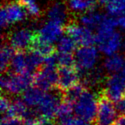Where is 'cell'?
<instances>
[{
	"mask_svg": "<svg viewBox=\"0 0 125 125\" xmlns=\"http://www.w3.org/2000/svg\"><path fill=\"white\" fill-rule=\"evenodd\" d=\"M33 75L32 72L13 73L4 72L1 78L2 90L10 94H21L33 85Z\"/></svg>",
	"mask_w": 125,
	"mask_h": 125,
	"instance_id": "cell-1",
	"label": "cell"
},
{
	"mask_svg": "<svg viewBox=\"0 0 125 125\" xmlns=\"http://www.w3.org/2000/svg\"><path fill=\"white\" fill-rule=\"evenodd\" d=\"M74 111L78 117L94 123L98 111V97L86 89L74 104Z\"/></svg>",
	"mask_w": 125,
	"mask_h": 125,
	"instance_id": "cell-2",
	"label": "cell"
},
{
	"mask_svg": "<svg viewBox=\"0 0 125 125\" xmlns=\"http://www.w3.org/2000/svg\"><path fill=\"white\" fill-rule=\"evenodd\" d=\"M62 99V92L59 89L56 88V90L53 89L45 92L43 99L37 106V112L39 114L38 117L47 120H54Z\"/></svg>",
	"mask_w": 125,
	"mask_h": 125,
	"instance_id": "cell-3",
	"label": "cell"
},
{
	"mask_svg": "<svg viewBox=\"0 0 125 125\" xmlns=\"http://www.w3.org/2000/svg\"><path fill=\"white\" fill-rule=\"evenodd\" d=\"M98 111L94 124L113 125L116 120V108L102 90L98 94Z\"/></svg>",
	"mask_w": 125,
	"mask_h": 125,
	"instance_id": "cell-4",
	"label": "cell"
},
{
	"mask_svg": "<svg viewBox=\"0 0 125 125\" xmlns=\"http://www.w3.org/2000/svg\"><path fill=\"white\" fill-rule=\"evenodd\" d=\"M58 71L56 66L43 64L34 72L33 85L45 92L53 90L57 86Z\"/></svg>",
	"mask_w": 125,
	"mask_h": 125,
	"instance_id": "cell-5",
	"label": "cell"
},
{
	"mask_svg": "<svg viewBox=\"0 0 125 125\" xmlns=\"http://www.w3.org/2000/svg\"><path fill=\"white\" fill-rule=\"evenodd\" d=\"M28 11L19 1L8 2L1 9V26L6 28L10 24L21 21L26 18Z\"/></svg>",
	"mask_w": 125,
	"mask_h": 125,
	"instance_id": "cell-6",
	"label": "cell"
},
{
	"mask_svg": "<svg viewBox=\"0 0 125 125\" xmlns=\"http://www.w3.org/2000/svg\"><path fill=\"white\" fill-rule=\"evenodd\" d=\"M67 35L74 39L80 46H89L96 43V34H94L90 28L81 26L75 21H70L64 26Z\"/></svg>",
	"mask_w": 125,
	"mask_h": 125,
	"instance_id": "cell-7",
	"label": "cell"
},
{
	"mask_svg": "<svg viewBox=\"0 0 125 125\" xmlns=\"http://www.w3.org/2000/svg\"><path fill=\"white\" fill-rule=\"evenodd\" d=\"M35 38L36 32L28 28H21L10 33L8 40L16 52H28L33 48Z\"/></svg>",
	"mask_w": 125,
	"mask_h": 125,
	"instance_id": "cell-8",
	"label": "cell"
},
{
	"mask_svg": "<svg viewBox=\"0 0 125 125\" xmlns=\"http://www.w3.org/2000/svg\"><path fill=\"white\" fill-rule=\"evenodd\" d=\"M98 52L93 45L81 46L75 51V59L77 69L82 71L89 70L95 65L98 60Z\"/></svg>",
	"mask_w": 125,
	"mask_h": 125,
	"instance_id": "cell-9",
	"label": "cell"
},
{
	"mask_svg": "<svg viewBox=\"0 0 125 125\" xmlns=\"http://www.w3.org/2000/svg\"><path fill=\"white\" fill-rule=\"evenodd\" d=\"M106 96L116 103L125 96V79L116 73L110 75L105 82V88L102 89Z\"/></svg>",
	"mask_w": 125,
	"mask_h": 125,
	"instance_id": "cell-10",
	"label": "cell"
},
{
	"mask_svg": "<svg viewBox=\"0 0 125 125\" xmlns=\"http://www.w3.org/2000/svg\"><path fill=\"white\" fill-rule=\"evenodd\" d=\"M57 71H58V80H57V88L62 92H64L67 89L79 83L80 74L76 66L59 67L57 69Z\"/></svg>",
	"mask_w": 125,
	"mask_h": 125,
	"instance_id": "cell-11",
	"label": "cell"
},
{
	"mask_svg": "<svg viewBox=\"0 0 125 125\" xmlns=\"http://www.w3.org/2000/svg\"><path fill=\"white\" fill-rule=\"evenodd\" d=\"M63 31L64 28L62 24L49 20L40 30L36 31V37L44 42L53 44L54 42L59 40Z\"/></svg>",
	"mask_w": 125,
	"mask_h": 125,
	"instance_id": "cell-12",
	"label": "cell"
},
{
	"mask_svg": "<svg viewBox=\"0 0 125 125\" xmlns=\"http://www.w3.org/2000/svg\"><path fill=\"white\" fill-rule=\"evenodd\" d=\"M117 19L113 16H104L103 21L97 28V33H96V43L99 44L104 41L105 39L110 37L114 33L115 27L117 26Z\"/></svg>",
	"mask_w": 125,
	"mask_h": 125,
	"instance_id": "cell-13",
	"label": "cell"
},
{
	"mask_svg": "<svg viewBox=\"0 0 125 125\" xmlns=\"http://www.w3.org/2000/svg\"><path fill=\"white\" fill-rule=\"evenodd\" d=\"M122 45V37L119 33L114 32L107 39L99 44V50L105 55L111 56L116 53Z\"/></svg>",
	"mask_w": 125,
	"mask_h": 125,
	"instance_id": "cell-14",
	"label": "cell"
},
{
	"mask_svg": "<svg viewBox=\"0 0 125 125\" xmlns=\"http://www.w3.org/2000/svg\"><path fill=\"white\" fill-rule=\"evenodd\" d=\"M28 107V104L25 103L23 99H20V98L14 99L13 100H11L10 105L6 114L7 116L21 118L25 120L28 117H31L30 111Z\"/></svg>",
	"mask_w": 125,
	"mask_h": 125,
	"instance_id": "cell-15",
	"label": "cell"
},
{
	"mask_svg": "<svg viewBox=\"0 0 125 125\" xmlns=\"http://www.w3.org/2000/svg\"><path fill=\"white\" fill-rule=\"evenodd\" d=\"M10 72L13 73H24L30 72L28 70V62L27 52H16L11 60Z\"/></svg>",
	"mask_w": 125,
	"mask_h": 125,
	"instance_id": "cell-16",
	"label": "cell"
},
{
	"mask_svg": "<svg viewBox=\"0 0 125 125\" xmlns=\"http://www.w3.org/2000/svg\"><path fill=\"white\" fill-rule=\"evenodd\" d=\"M45 94V91H43L39 87L33 86V87H30L28 90L23 93L22 99L28 107H34V106L37 107L43 99Z\"/></svg>",
	"mask_w": 125,
	"mask_h": 125,
	"instance_id": "cell-17",
	"label": "cell"
},
{
	"mask_svg": "<svg viewBox=\"0 0 125 125\" xmlns=\"http://www.w3.org/2000/svg\"><path fill=\"white\" fill-rule=\"evenodd\" d=\"M47 16H48L50 21H56V22L63 25V23L66 21V19L68 17L67 9L64 4H61V3H56L50 7Z\"/></svg>",
	"mask_w": 125,
	"mask_h": 125,
	"instance_id": "cell-18",
	"label": "cell"
},
{
	"mask_svg": "<svg viewBox=\"0 0 125 125\" xmlns=\"http://www.w3.org/2000/svg\"><path fill=\"white\" fill-rule=\"evenodd\" d=\"M125 65V59L120 54L111 55L104 61V69L110 73H116L123 70Z\"/></svg>",
	"mask_w": 125,
	"mask_h": 125,
	"instance_id": "cell-19",
	"label": "cell"
},
{
	"mask_svg": "<svg viewBox=\"0 0 125 125\" xmlns=\"http://www.w3.org/2000/svg\"><path fill=\"white\" fill-rule=\"evenodd\" d=\"M15 49L10 45V43H3L1 47V55H0V61H1V71L2 73H4L8 70L10 65L11 60L13 58V56L16 53Z\"/></svg>",
	"mask_w": 125,
	"mask_h": 125,
	"instance_id": "cell-20",
	"label": "cell"
},
{
	"mask_svg": "<svg viewBox=\"0 0 125 125\" xmlns=\"http://www.w3.org/2000/svg\"><path fill=\"white\" fill-rule=\"evenodd\" d=\"M104 17V16L101 15L100 13L92 10L83 13V15L80 17V21L83 26L92 29L94 28H98Z\"/></svg>",
	"mask_w": 125,
	"mask_h": 125,
	"instance_id": "cell-21",
	"label": "cell"
},
{
	"mask_svg": "<svg viewBox=\"0 0 125 125\" xmlns=\"http://www.w3.org/2000/svg\"><path fill=\"white\" fill-rule=\"evenodd\" d=\"M97 4H99L97 0H70L69 2L70 10L79 13L94 10Z\"/></svg>",
	"mask_w": 125,
	"mask_h": 125,
	"instance_id": "cell-22",
	"label": "cell"
},
{
	"mask_svg": "<svg viewBox=\"0 0 125 125\" xmlns=\"http://www.w3.org/2000/svg\"><path fill=\"white\" fill-rule=\"evenodd\" d=\"M77 43L72 39L70 36L66 35V36H62L59 39L57 42V52L61 53H70L73 54L77 50Z\"/></svg>",
	"mask_w": 125,
	"mask_h": 125,
	"instance_id": "cell-23",
	"label": "cell"
},
{
	"mask_svg": "<svg viewBox=\"0 0 125 125\" xmlns=\"http://www.w3.org/2000/svg\"><path fill=\"white\" fill-rule=\"evenodd\" d=\"M87 88H85V87L81 83L73 86L70 88L67 89L66 91L62 92L63 100H66L74 104L75 103V101L80 98V96L83 94V92Z\"/></svg>",
	"mask_w": 125,
	"mask_h": 125,
	"instance_id": "cell-24",
	"label": "cell"
},
{
	"mask_svg": "<svg viewBox=\"0 0 125 125\" xmlns=\"http://www.w3.org/2000/svg\"><path fill=\"white\" fill-rule=\"evenodd\" d=\"M105 7L111 16H122L125 13V0H108Z\"/></svg>",
	"mask_w": 125,
	"mask_h": 125,
	"instance_id": "cell-25",
	"label": "cell"
},
{
	"mask_svg": "<svg viewBox=\"0 0 125 125\" xmlns=\"http://www.w3.org/2000/svg\"><path fill=\"white\" fill-rule=\"evenodd\" d=\"M57 65L58 67H73L75 65V56L70 53H61L57 52Z\"/></svg>",
	"mask_w": 125,
	"mask_h": 125,
	"instance_id": "cell-26",
	"label": "cell"
},
{
	"mask_svg": "<svg viewBox=\"0 0 125 125\" xmlns=\"http://www.w3.org/2000/svg\"><path fill=\"white\" fill-rule=\"evenodd\" d=\"M28 11V14L33 17L40 16V10L35 0H18Z\"/></svg>",
	"mask_w": 125,
	"mask_h": 125,
	"instance_id": "cell-27",
	"label": "cell"
},
{
	"mask_svg": "<svg viewBox=\"0 0 125 125\" xmlns=\"http://www.w3.org/2000/svg\"><path fill=\"white\" fill-rule=\"evenodd\" d=\"M1 125H24V120L14 116H4L1 122Z\"/></svg>",
	"mask_w": 125,
	"mask_h": 125,
	"instance_id": "cell-28",
	"label": "cell"
},
{
	"mask_svg": "<svg viewBox=\"0 0 125 125\" xmlns=\"http://www.w3.org/2000/svg\"><path fill=\"white\" fill-rule=\"evenodd\" d=\"M11 100H10L6 96H4V94H3L2 97H1V103H0V108H1V111L2 113H6L8 111L10 105Z\"/></svg>",
	"mask_w": 125,
	"mask_h": 125,
	"instance_id": "cell-29",
	"label": "cell"
},
{
	"mask_svg": "<svg viewBox=\"0 0 125 125\" xmlns=\"http://www.w3.org/2000/svg\"><path fill=\"white\" fill-rule=\"evenodd\" d=\"M24 125H41V123L39 117L31 116L24 120Z\"/></svg>",
	"mask_w": 125,
	"mask_h": 125,
	"instance_id": "cell-30",
	"label": "cell"
},
{
	"mask_svg": "<svg viewBox=\"0 0 125 125\" xmlns=\"http://www.w3.org/2000/svg\"><path fill=\"white\" fill-rule=\"evenodd\" d=\"M74 125H95L94 123H93V122L87 121L86 119L81 117H76L75 118V122H74Z\"/></svg>",
	"mask_w": 125,
	"mask_h": 125,
	"instance_id": "cell-31",
	"label": "cell"
},
{
	"mask_svg": "<svg viewBox=\"0 0 125 125\" xmlns=\"http://www.w3.org/2000/svg\"><path fill=\"white\" fill-rule=\"evenodd\" d=\"M113 125H125V114H121L116 120L115 121Z\"/></svg>",
	"mask_w": 125,
	"mask_h": 125,
	"instance_id": "cell-32",
	"label": "cell"
},
{
	"mask_svg": "<svg viewBox=\"0 0 125 125\" xmlns=\"http://www.w3.org/2000/svg\"><path fill=\"white\" fill-rule=\"evenodd\" d=\"M117 24L122 28L125 29V13L122 16H119V17L117 18Z\"/></svg>",
	"mask_w": 125,
	"mask_h": 125,
	"instance_id": "cell-33",
	"label": "cell"
},
{
	"mask_svg": "<svg viewBox=\"0 0 125 125\" xmlns=\"http://www.w3.org/2000/svg\"><path fill=\"white\" fill-rule=\"evenodd\" d=\"M39 119L40 120V123L41 125H59L57 123H54V120H47V119H44V118H40L39 117Z\"/></svg>",
	"mask_w": 125,
	"mask_h": 125,
	"instance_id": "cell-34",
	"label": "cell"
},
{
	"mask_svg": "<svg viewBox=\"0 0 125 125\" xmlns=\"http://www.w3.org/2000/svg\"><path fill=\"white\" fill-rule=\"evenodd\" d=\"M121 75L123 77V78L125 79V65H124V67L123 68V70H122V73H121Z\"/></svg>",
	"mask_w": 125,
	"mask_h": 125,
	"instance_id": "cell-35",
	"label": "cell"
},
{
	"mask_svg": "<svg viewBox=\"0 0 125 125\" xmlns=\"http://www.w3.org/2000/svg\"><path fill=\"white\" fill-rule=\"evenodd\" d=\"M124 50H125V43H124Z\"/></svg>",
	"mask_w": 125,
	"mask_h": 125,
	"instance_id": "cell-36",
	"label": "cell"
}]
</instances>
